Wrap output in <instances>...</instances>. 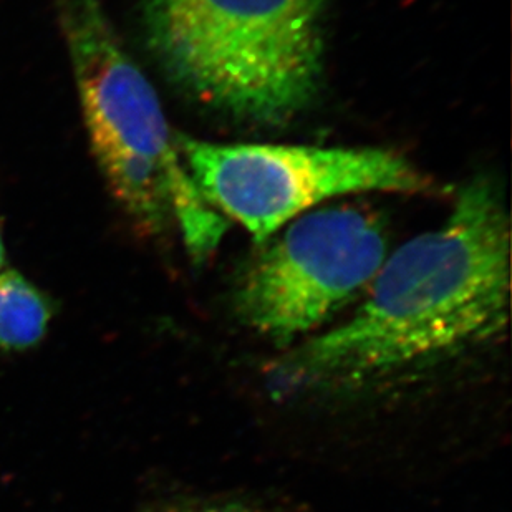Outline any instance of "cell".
<instances>
[{
  "mask_svg": "<svg viewBox=\"0 0 512 512\" xmlns=\"http://www.w3.org/2000/svg\"><path fill=\"white\" fill-rule=\"evenodd\" d=\"M160 512H249V509L236 503L176 504Z\"/></svg>",
  "mask_w": 512,
  "mask_h": 512,
  "instance_id": "cell-7",
  "label": "cell"
},
{
  "mask_svg": "<svg viewBox=\"0 0 512 512\" xmlns=\"http://www.w3.org/2000/svg\"><path fill=\"white\" fill-rule=\"evenodd\" d=\"M50 315L47 299L20 272H0V348L20 350L39 343Z\"/></svg>",
  "mask_w": 512,
  "mask_h": 512,
  "instance_id": "cell-6",
  "label": "cell"
},
{
  "mask_svg": "<svg viewBox=\"0 0 512 512\" xmlns=\"http://www.w3.org/2000/svg\"><path fill=\"white\" fill-rule=\"evenodd\" d=\"M62 30L93 155L116 201L145 236L178 224L189 256L203 264L228 224L189 176L155 88L121 49L97 0H65Z\"/></svg>",
  "mask_w": 512,
  "mask_h": 512,
  "instance_id": "cell-3",
  "label": "cell"
},
{
  "mask_svg": "<svg viewBox=\"0 0 512 512\" xmlns=\"http://www.w3.org/2000/svg\"><path fill=\"white\" fill-rule=\"evenodd\" d=\"M509 295L508 209L499 184L479 174L440 228L387 256L350 319L290 350L279 372L312 385L387 377L498 334Z\"/></svg>",
  "mask_w": 512,
  "mask_h": 512,
  "instance_id": "cell-1",
  "label": "cell"
},
{
  "mask_svg": "<svg viewBox=\"0 0 512 512\" xmlns=\"http://www.w3.org/2000/svg\"><path fill=\"white\" fill-rule=\"evenodd\" d=\"M4 267V242H2V236H0V272Z\"/></svg>",
  "mask_w": 512,
  "mask_h": 512,
  "instance_id": "cell-8",
  "label": "cell"
},
{
  "mask_svg": "<svg viewBox=\"0 0 512 512\" xmlns=\"http://www.w3.org/2000/svg\"><path fill=\"white\" fill-rule=\"evenodd\" d=\"M387 249V223L370 209L305 214L242 271L234 289L237 317L285 347L319 329L370 285Z\"/></svg>",
  "mask_w": 512,
  "mask_h": 512,
  "instance_id": "cell-5",
  "label": "cell"
},
{
  "mask_svg": "<svg viewBox=\"0 0 512 512\" xmlns=\"http://www.w3.org/2000/svg\"><path fill=\"white\" fill-rule=\"evenodd\" d=\"M173 138L204 201L241 224L257 244L325 199L421 193L430 186L410 161L380 148L223 145L183 133Z\"/></svg>",
  "mask_w": 512,
  "mask_h": 512,
  "instance_id": "cell-4",
  "label": "cell"
},
{
  "mask_svg": "<svg viewBox=\"0 0 512 512\" xmlns=\"http://www.w3.org/2000/svg\"><path fill=\"white\" fill-rule=\"evenodd\" d=\"M327 0H141L146 42L199 102L282 123L319 92Z\"/></svg>",
  "mask_w": 512,
  "mask_h": 512,
  "instance_id": "cell-2",
  "label": "cell"
}]
</instances>
